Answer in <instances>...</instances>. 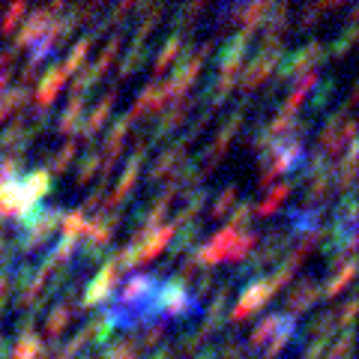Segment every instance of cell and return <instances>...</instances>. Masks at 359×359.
<instances>
[{
	"instance_id": "18",
	"label": "cell",
	"mask_w": 359,
	"mask_h": 359,
	"mask_svg": "<svg viewBox=\"0 0 359 359\" xmlns=\"http://www.w3.org/2000/svg\"><path fill=\"white\" fill-rule=\"evenodd\" d=\"M228 297H231V285H222V287H219V294H216V299L210 302L207 318L201 320V327L195 330V332L201 335V341L210 339V335L222 327V311H224V306H228Z\"/></svg>"
},
{
	"instance_id": "31",
	"label": "cell",
	"mask_w": 359,
	"mask_h": 359,
	"mask_svg": "<svg viewBox=\"0 0 359 359\" xmlns=\"http://www.w3.org/2000/svg\"><path fill=\"white\" fill-rule=\"evenodd\" d=\"M168 335V323H147V327H138V335H135V347H144V351H150V347H159Z\"/></svg>"
},
{
	"instance_id": "50",
	"label": "cell",
	"mask_w": 359,
	"mask_h": 359,
	"mask_svg": "<svg viewBox=\"0 0 359 359\" xmlns=\"http://www.w3.org/2000/svg\"><path fill=\"white\" fill-rule=\"evenodd\" d=\"M252 219V201H243V204L233 207L231 212V228L233 231H245V222Z\"/></svg>"
},
{
	"instance_id": "5",
	"label": "cell",
	"mask_w": 359,
	"mask_h": 359,
	"mask_svg": "<svg viewBox=\"0 0 359 359\" xmlns=\"http://www.w3.org/2000/svg\"><path fill=\"white\" fill-rule=\"evenodd\" d=\"M240 129H243V111H233V114L222 123L219 135L212 138V144L204 150V156H201V162H204V168H201V174H210L212 168H216V162H222V159H224V153H228L231 141H233V135H237Z\"/></svg>"
},
{
	"instance_id": "27",
	"label": "cell",
	"mask_w": 359,
	"mask_h": 359,
	"mask_svg": "<svg viewBox=\"0 0 359 359\" xmlns=\"http://www.w3.org/2000/svg\"><path fill=\"white\" fill-rule=\"evenodd\" d=\"M204 201H207V189H195V192H186V204L180 207L177 212V219L171 222L174 228H183V224H192V219L201 212V207H204Z\"/></svg>"
},
{
	"instance_id": "47",
	"label": "cell",
	"mask_w": 359,
	"mask_h": 359,
	"mask_svg": "<svg viewBox=\"0 0 359 359\" xmlns=\"http://www.w3.org/2000/svg\"><path fill=\"white\" fill-rule=\"evenodd\" d=\"M207 9L204 0H195V4H186L183 9L177 13V27H189V18H192V27H195V18Z\"/></svg>"
},
{
	"instance_id": "12",
	"label": "cell",
	"mask_w": 359,
	"mask_h": 359,
	"mask_svg": "<svg viewBox=\"0 0 359 359\" xmlns=\"http://www.w3.org/2000/svg\"><path fill=\"white\" fill-rule=\"evenodd\" d=\"M335 273H332V278L327 282V287L320 290L323 297H339V294H344L347 287H351V282L356 278V255H335Z\"/></svg>"
},
{
	"instance_id": "14",
	"label": "cell",
	"mask_w": 359,
	"mask_h": 359,
	"mask_svg": "<svg viewBox=\"0 0 359 359\" xmlns=\"http://www.w3.org/2000/svg\"><path fill=\"white\" fill-rule=\"evenodd\" d=\"M285 249H290V231H273L269 237L264 240V245L252 255L249 261V269H264L266 264L278 261V257L285 255Z\"/></svg>"
},
{
	"instance_id": "7",
	"label": "cell",
	"mask_w": 359,
	"mask_h": 359,
	"mask_svg": "<svg viewBox=\"0 0 359 359\" xmlns=\"http://www.w3.org/2000/svg\"><path fill=\"white\" fill-rule=\"evenodd\" d=\"M117 278H120V269L111 264V261H105L102 269L96 273L93 282H87L84 299H81V306H78V309H93L96 302H105V299L111 297V290L117 287Z\"/></svg>"
},
{
	"instance_id": "51",
	"label": "cell",
	"mask_w": 359,
	"mask_h": 359,
	"mask_svg": "<svg viewBox=\"0 0 359 359\" xmlns=\"http://www.w3.org/2000/svg\"><path fill=\"white\" fill-rule=\"evenodd\" d=\"M18 165H21L18 156H6V159H0V186L18 180Z\"/></svg>"
},
{
	"instance_id": "16",
	"label": "cell",
	"mask_w": 359,
	"mask_h": 359,
	"mask_svg": "<svg viewBox=\"0 0 359 359\" xmlns=\"http://www.w3.org/2000/svg\"><path fill=\"white\" fill-rule=\"evenodd\" d=\"M192 108H195V96H186V99H180V102L168 105V111H162L159 123H156V129H153V138H162V135L174 132L177 126H183V123H186V117H189V111H192Z\"/></svg>"
},
{
	"instance_id": "32",
	"label": "cell",
	"mask_w": 359,
	"mask_h": 359,
	"mask_svg": "<svg viewBox=\"0 0 359 359\" xmlns=\"http://www.w3.org/2000/svg\"><path fill=\"white\" fill-rule=\"evenodd\" d=\"M165 15V6L162 4H144L141 6V21H138V27H135V36H138V42L144 39V36H150L153 33V27L159 25V18Z\"/></svg>"
},
{
	"instance_id": "30",
	"label": "cell",
	"mask_w": 359,
	"mask_h": 359,
	"mask_svg": "<svg viewBox=\"0 0 359 359\" xmlns=\"http://www.w3.org/2000/svg\"><path fill=\"white\" fill-rule=\"evenodd\" d=\"M257 240H261V237H257L255 231H240L237 237H233L231 249H228V257H224V261H228V264H240L243 257L249 255V252L255 249V245H257Z\"/></svg>"
},
{
	"instance_id": "59",
	"label": "cell",
	"mask_w": 359,
	"mask_h": 359,
	"mask_svg": "<svg viewBox=\"0 0 359 359\" xmlns=\"http://www.w3.org/2000/svg\"><path fill=\"white\" fill-rule=\"evenodd\" d=\"M78 359H99V353L93 351V353H84V356H78Z\"/></svg>"
},
{
	"instance_id": "42",
	"label": "cell",
	"mask_w": 359,
	"mask_h": 359,
	"mask_svg": "<svg viewBox=\"0 0 359 359\" xmlns=\"http://www.w3.org/2000/svg\"><path fill=\"white\" fill-rule=\"evenodd\" d=\"M353 356V330H344L327 351V359H351Z\"/></svg>"
},
{
	"instance_id": "45",
	"label": "cell",
	"mask_w": 359,
	"mask_h": 359,
	"mask_svg": "<svg viewBox=\"0 0 359 359\" xmlns=\"http://www.w3.org/2000/svg\"><path fill=\"white\" fill-rule=\"evenodd\" d=\"M356 309H359V302H356V297H351V299H347L344 306L339 309V314H335V327H341V330H353Z\"/></svg>"
},
{
	"instance_id": "8",
	"label": "cell",
	"mask_w": 359,
	"mask_h": 359,
	"mask_svg": "<svg viewBox=\"0 0 359 359\" xmlns=\"http://www.w3.org/2000/svg\"><path fill=\"white\" fill-rule=\"evenodd\" d=\"M168 105H171V96H168V81H150L138 93V99H135V105L129 111V120L141 117V114H159V111H165Z\"/></svg>"
},
{
	"instance_id": "19",
	"label": "cell",
	"mask_w": 359,
	"mask_h": 359,
	"mask_svg": "<svg viewBox=\"0 0 359 359\" xmlns=\"http://www.w3.org/2000/svg\"><path fill=\"white\" fill-rule=\"evenodd\" d=\"M114 102H117V93H114V90H108V93H105L102 99H99V105H96V108L87 114L84 126H81V138H87V141H90V138H93V135H96L99 129L105 126V120L111 117V108H114Z\"/></svg>"
},
{
	"instance_id": "54",
	"label": "cell",
	"mask_w": 359,
	"mask_h": 359,
	"mask_svg": "<svg viewBox=\"0 0 359 359\" xmlns=\"http://www.w3.org/2000/svg\"><path fill=\"white\" fill-rule=\"evenodd\" d=\"M9 287H13V276H9V269L0 273V306H4V299L9 297Z\"/></svg>"
},
{
	"instance_id": "41",
	"label": "cell",
	"mask_w": 359,
	"mask_h": 359,
	"mask_svg": "<svg viewBox=\"0 0 359 359\" xmlns=\"http://www.w3.org/2000/svg\"><path fill=\"white\" fill-rule=\"evenodd\" d=\"M99 162H102V153H96V150H90L84 159H81V165H78V177H75V183L78 186H87L90 180L96 177V168H99Z\"/></svg>"
},
{
	"instance_id": "46",
	"label": "cell",
	"mask_w": 359,
	"mask_h": 359,
	"mask_svg": "<svg viewBox=\"0 0 359 359\" xmlns=\"http://www.w3.org/2000/svg\"><path fill=\"white\" fill-rule=\"evenodd\" d=\"M294 276H297V269H294V266H290V264L285 261L282 266H278V269H276V273H273V276H269V278H266V282H269V287H273V290H282V287H287L290 282H294Z\"/></svg>"
},
{
	"instance_id": "36",
	"label": "cell",
	"mask_w": 359,
	"mask_h": 359,
	"mask_svg": "<svg viewBox=\"0 0 359 359\" xmlns=\"http://www.w3.org/2000/svg\"><path fill=\"white\" fill-rule=\"evenodd\" d=\"M177 231H180V228H177ZM198 237H201V228H198L195 222H192V224H183L180 237L171 240V245H168V249H171L174 255H183V252H189V249H192V245L198 243Z\"/></svg>"
},
{
	"instance_id": "17",
	"label": "cell",
	"mask_w": 359,
	"mask_h": 359,
	"mask_svg": "<svg viewBox=\"0 0 359 359\" xmlns=\"http://www.w3.org/2000/svg\"><path fill=\"white\" fill-rule=\"evenodd\" d=\"M78 314H81V311H78V306H75V302H69V299L60 302V306H54L48 311V320H45V335L54 341L57 335H63L66 330H69V323L78 318Z\"/></svg>"
},
{
	"instance_id": "10",
	"label": "cell",
	"mask_w": 359,
	"mask_h": 359,
	"mask_svg": "<svg viewBox=\"0 0 359 359\" xmlns=\"http://www.w3.org/2000/svg\"><path fill=\"white\" fill-rule=\"evenodd\" d=\"M66 78H69V75L63 72V66H60V63L48 66V72L42 75V81H39V87H36V93H33V102H36L39 111H48V108L54 105V99L60 96V90H63V84H66Z\"/></svg>"
},
{
	"instance_id": "33",
	"label": "cell",
	"mask_w": 359,
	"mask_h": 359,
	"mask_svg": "<svg viewBox=\"0 0 359 359\" xmlns=\"http://www.w3.org/2000/svg\"><path fill=\"white\" fill-rule=\"evenodd\" d=\"M60 231H63V237H75V240H81L84 233H87V216H84L81 210L63 212V216H60Z\"/></svg>"
},
{
	"instance_id": "15",
	"label": "cell",
	"mask_w": 359,
	"mask_h": 359,
	"mask_svg": "<svg viewBox=\"0 0 359 359\" xmlns=\"http://www.w3.org/2000/svg\"><path fill=\"white\" fill-rule=\"evenodd\" d=\"M287 314L285 311H273V314H264V320L255 323V330L249 332V341H245V347H252V351H261V347H266L269 341L276 339V332L285 327Z\"/></svg>"
},
{
	"instance_id": "53",
	"label": "cell",
	"mask_w": 359,
	"mask_h": 359,
	"mask_svg": "<svg viewBox=\"0 0 359 359\" xmlns=\"http://www.w3.org/2000/svg\"><path fill=\"white\" fill-rule=\"evenodd\" d=\"M210 290H212V276L207 273V276H201V278H198V287H195V299L201 302V299H204V297L210 294Z\"/></svg>"
},
{
	"instance_id": "29",
	"label": "cell",
	"mask_w": 359,
	"mask_h": 359,
	"mask_svg": "<svg viewBox=\"0 0 359 359\" xmlns=\"http://www.w3.org/2000/svg\"><path fill=\"white\" fill-rule=\"evenodd\" d=\"M90 45H93V36H90V33H87V36H81V39H78V42L72 45V48H69V54H66V60L60 63L66 75H75V72H78V69H81V66H84V60H87V51H90Z\"/></svg>"
},
{
	"instance_id": "6",
	"label": "cell",
	"mask_w": 359,
	"mask_h": 359,
	"mask_svg": "<svg viewBox=\"0 0 359 359\" xmlns=\"http://www.w3.org/2000/svg\"><path fill=\"white\" fill-rule=\"evenodd\" d=\"M323 60V45L320 42H309L297 48L294 54H287L278 66V81H287V78H297V75H306V72H314V66Z\"/></svg>"
},
{
	"instance_id": "39",
	"label": "cell",
	"mask_w": 359,
	"mask_h": 359,
	"mask_svg": "<svg viewBox=\"0 0 359 359\" xmlns=\"http://www.w3.org/2000/svg\"><path fill=\"white\" fill-rule=\"evenodd\" d=\"M30 192H33V198L36 201H42L45 195H48V189H51V174L48 171H30L25 180H21Z\"/></svg>"
},
{
	"instance_id": "11",
	"label": "cell",
	"mask_w": 359,
	"mask_h": 359,
	"mask_svg": "<svg viewBox=\"0 0 359 359\" xmlns=\"http://www.w3.org/2000/svg\"><path fill=\"white\" fill-rule=\"evenodd\" d=\"M323 294H320V285L314 282V278H302V282H297L294 287H290V294H287V311L290 318H299V314H306L311 311V306L318 302Z\"/></svg>"
},
{
	"instance_id": "28",
	"label": "cell",
	"mask_w": 359,
	"mask_h": 359,
	"mask_svg": "<svg viewBox=\"0 0 359 359\" xmlns=\"http://www.w3.org/2000/svg\"><path fill=\"white\" fill-rule=\"evenodd\" d=\"M287 18H290L287 4H278V6L269 9V15L264 21V39H282V30L287 27Z\"/></svg>"
},
{
	"instance_id": "38",
	"label": "cell",
	"mask_w": 359,
	"mask_h": 359,
	"mask_svg": "<svg viewBox=\"0 0 359 359\" xmlns=\"http://www.w3.org/2000/svg\"><path fill=\"white\" fill-rule=\"evenodd\" d=\"M233 201H237V186H224L219 192V198L212 201L210 219H224V216H228V210L233 207Z\"/></svg>"
},
{
	"instance_id": "2",
	"label": "cell",
	"mask_w": 359,
	"mask_h": 359,
	"mask_svg": "<svg viewBox=\"0 0 359 359\" xmlns=\"http://www.w3.org/2000/svg\"><path fill=\"white\" fill-rule=\"evenodd\" d=\"M60 216H63V210L60 207H48V210H42L36 219H33L30 228L21 233V240L15 243V249L21 255H30V252H39L45 243L51 240V233L60 228Z\"/></svg>"
},
{
	"instance_id": "35",
	"label": "cell",
	"mask_w": 359,
	"mask_h": 359,
	"mask_svg": "<svg viewBox=\"0 0 359 359\" xmlns=\"http://www.w3.org/2000/svg\"><path fill=\"white\" fill-rule=\"evenodd\" d=\"M356 15H359V13L353 9V13H351V25H344L341 36L332 42V54H335V57H344V54L351 51V45L359 39V25H356Z\"/></svg>"
},
{
	"instance_id": "1",
	"label": "cell",
	"mask_w": 359,
	"mask_h": 359,
	"mask_svg": "<svg viewBox=\"0 0 359 359\" xmlns=\"http://www.w3.org/2000/svg\"><path fill=\"white\" fill-rule=\"evenodd\" d=\"M282 39H264L261 45V51L255 54V60L245 66V69H240V78H237V84L245 90V93H252V90H257L269 75H273V69L278 66V60H282Z\"/></svg>"
},
{
	"instance_id": "49",
	"label": "cell",
	"mask_w": 359,
	"mask_h": 359,
	"mask_svg": "<svg viewBox=\"0 0 359 359\" xmlns=\"http://www.w3.org/2000/svg\"><path fill=\"white\" fill-rule=\"evenodd\" d=\"M245 351H249V347H245L243 341L228 339L222 347H216V359H243V356H245Z\"/></svg>"
},
{
	"instance_id": "43",
	"label": "cell",
	"mask_w": 359,
	"mask_h": 359,
	"mask_svg": "<svg viewBox=\"0 0 359 359\" xmlns=\"http://www.w3.org/2000/svg\"><path fill=\"white\" fill-rule=\"evenodd\" d=\"M75 156H78V144H75V141H66L63 147H60L57 153H54V159H51V171H54V174H63L66 168L72 165Z\"/></svg>"
},
{
	"instance_id": "9",
	"label": "cell",
	"mask_w": 359,
	"mask_h": 359,
	"mask_svg": "<svg viewBox=\"0 0 359 359\" xmlns=\"http://www.w3.org/2000/svg\"><path fill=\"white\" fill-rule=\"evenodd\" d=\"M186 153H189V141L186 138H180L177 144H171L165 153H159V159L153 162V168H150V183H159V180H165V177H174L177 174V168L186 162Z\"/></svg>"
},
{
	"instance_id": "34",
	"label": "cell",
	"mask_w": 359,
	"mask_h": 359,
	"mask_svg": "<svg viewBox=\"0 0 359 359\" xmlns=\"http://www.w3.org/2000/svg\"><path fill=\"white\" fill-rule=\"evenodd\" d=\"M144 60H147V48H144L141 42H135L132 48L126 51V57H123V63H120V69H117V75L120 78H129V75H135L144 66Z\"/></svg>"
},
{
	"instance_id": "60",
	"label": "cell",
	"mask_w": 359,
	"mask_h": 359,
	"mask_svg": "<svg viewBox=\"0 0 359 359\" xmlns=\"http://www.w3.org/2000/svg\"><path fill=\"white\" fill-rule=\"evenodd\" d=\"M123 359H132V356H123Z\"/></svg>"
},
{
	"instance_id": "58",
	"label": "cell",
	"mask_w": 359,
	"mask_h": 359,
	"mask_svg": "<svg viewBox=\"0 0 359 359\" xmlns=\"http://www.w3.org/2000/svg\"><path fill=\"white\" fill-rule=\"evenodd\" d=\"M195 359H216V344H210L201 353H195Z\"/></svg>"
},
{
	"instance_id": "25",
	"label": "cell",
	"mask_w": 359,
	"mask_h": 359,
	"mask_svg": "<svg viewBox=\"0 0 359 359\" xmlns=\"http://www.w3.org/2000/svg\"><path fill=\"white\" fill-rule=\"evenodd\" d=\"M84 99L87 96H72L69 99V105H66L63 114L57 117V132H63V135L78 132V123H81V117H84Z\"/></svg>"
},
{
	"instance_id": "22",
	"label": "cell",
	"mask_w": 359,
	"mask_h": 359,
	"mask_svg": "<svg viewBox=\"0 0 359 359\" xmlns=\"http://www.w3.org/2000/svg\"><path fill=\"white\" fill-rule=\"evenodd\" d=\"M294 335H297V318H290V314H287L285 327L276 332V339L264 347V353L257 356V359H278V356H282V353L287 351V347H290V341H294Z\"/></svg>"
},
{
	"instance_id": "3",
	"label": "cell",
	"mask_w": 359,
	"mask_h": 359,
	"mask_svg": "<svg viewBox=\"0 0 359 359\" xmlns=\"http://www.w3.org/2000/svg\"><path fill=\"white\" fill-rule=\"evenodd\" d=\"M57 13H63V4H60V0H54V4H48V6L33 9V13L27 15V21L21 25V30H18V36H15V42H13V51H21L25 45L30 48V45L36 42L45 30H48V25L54 21V15H57Z\"/></svg>"
},
{
	"instance_id": "13",
	"label": "cell",
	"mask_w": 359,
	"mask_h": 359,
	"mask_svg": "<svg viewBox=\"0 0 359 359\" xmlns=\"http://www.w3.org/2000/svg\"><path fill=\"white\" fill-rule=\"evenodd\" d=\"M45 356H48V341H42L33 332V318H27V323H21V339L15 341L13 353L6 359H45Z\"/></svg>"
},
{
	"instance_id": "21",
	"label": "cell",
	"mask_w": 359,
	"mask_h": 359,
	"mask_svg": "<svg viewBox=\"0 0 359 359\" xmlns=\"http://www.w3.org/2000/svg\"><path fill=\"white\" fill-rule=\"evenodd\" d=\"M33 138L25 126V117H13V123L0 132V150H27V141Z\"/></svg>"
},
{
	"instance_id": "44",
	"label": "cell",
	"mask_w": 359,
	"mask_h": 359,
	"mask_svg": "<svg viewBox=\"0 0 359 359\" xmlns=\"http://www.w3.org/2000/svg\"><path fill=\"white\" fill-rule=\"evenodd\" d=\"M198 347H201V335L192 330V332H183V339L177 341V351H174V356L177 359H192L195 353H198Z\"/></svg>"
},
{
	"instance_id": "37",
	"label": "cell",
	"mask_w": 359,
	"mask_h": 359,
	"mask_svg": "<svg viewBox=\"0 0 359 359\" xmlns=\"http://www.w3.org/2000/svg\"><path fill=\"white\" fill-rule=\"evenodd\" d=\"M120 42H123V36L120 33H114L108 42H105V48H102V54H99V60L93 63V69H96V75L102 78L105 72H108V66L114 63V57H117V51H120Z\"/></svg>"
},
{
	"instance_id": "20",
	"label": "cell",
	"mask_w": 359,
	"mask_h": 359,
	"mask_svg": "<svg viewBox=\"0 0 359 359\" xmlns=\"http://www.w3.org/2000/svg\"><path fill=\"white\" fill-rule=\"evenodd\" d=\"M332 195H335V177H332V174L311 180V183H309V192H306V207H309V210L327 207L330 201H332Z\"/></svg>"
},
{
	"instance_id": "52",
	"label": "cell",
	"mask_w": 359,
	"mask_h": 359,
	"mask_svg": "<svg viewBox=\"0 0 359 359\" xmlns=\"http://www.w3.org/2000/svg\"><path fill=\"white\" fill-rule=\"evenodd\" d=\"M102 204H105V180H102V183H99V186H96V192H90V195H87V201H84V204H81V207H78V210H81V212H84V216H87V212H90V210H99V207H102Z\"/></svg>"
},
{
	"instance_id": "55",
	"label": "cell",
	"mask_w": 359,
	"mask_h": 359,
	"mask_svg": "<svg viewBox=\"0 0 359 359\" xmlns=\"http://www.w3.org/2000/svg\"><path fill=\"white\" fill-rule=\"evenodd\" d=\"M195 269H198V264L192 261V257H186L183 266H180V278H183V282H186V278H192V276H195Z\"/></svg>"
},
{
	"instance_id": "4",
	"label": "cell",
	"mask_w": 359,
	"mask_h": 359,
	"mask_svg": "<svg viewBox=\"0 0 359 359\" xmlns=\"http://www.w3.org/2000/svg\"><path fill=\"white\" fill-rule=\"evenodd\" d=\"M273 297H276V290L269 287L266 278H255V282H249V287H245L243 294H240L237 306L231 309V323H243V320H249L252 314H255L257 309H264Z\"/></svg>"
},
{
	"instance_id": "23",
	"label": "cell",
	"mask_w": 359,
	"mask_h": 359,
	"mask_svg": "<svg viewBox=\"0 0 359 359\" xmlns=\"http://www.w3.org/2000/svg\"><path fill=\"white\" fill-rule=\"evenodd\" d=\"M290 216V231L306 237V233L320 231V210H309V207H297L287 212Z\"/></svg>"
},
{
	"instance_id": "40",
	"label": "cell",
	"mask_w": 359,
	"mask_h": 359,
	"mask_svg": "<svg viewBox=\"0 0 359 359\" xmlns=\"http://www.w3.org/2000/svg\"><path fill=\"white\" fill-rule=\"evenodd\" d=\"M335 330L339 327H335V314L332 311H320L318 318L311 320V327H309V332L314 335V339H332Z\"/></svg>"
},
{
	"instance_id": "48",
	"label": "cell",
	"mask_w": 359,
	"mask_h": 359,
	"mask_svg": "<svg viewBox=\"0 0 359 359\" xmlns=\"http://www.w3.org/2000/svg\"><path fill=\"white\" fill-rule=\"evenodd\" d=\"M21 15H27V4H13V6L6 9V15L0 18V30H4V33H13Z\"/></svg>"
},
{
	"instance_id": "57",
	"label": "cell",
	"mask_w": 359,
	"mask_h": 359,
	"mask_svg": "<svg viewBox=\"0 0 359 359\" xmlns=\"http://www.w3.org/2000/svg\"><path fill=\"white\" fill-rule=\"evenodd\" d=\"M147 359H177L174 351H168V347H159V351H153Z\"/></svg>"
},
{
	"instance_id": "24",
	"label": "cell",
	"mask_w": 359,
	"mask_h": 359,
	"mask_svg": "<svg viewBox=\"0 0 359 359\" xmlns=\"http://www.w3.org/2000/svg\"><path fill=\"white\" fill-rule=\"evenodd\" d=\"M180 48H183V33H171V36L162 42V48H159V54H156V60H153V75H156V78L165 75L168 63H174V60H177Z\"/></svg>"
},
{
	"instance_id": "56",
	"label": "cell",
	"mask_w": 359,
	"mask_h": 359,
	"mask_svg": "<svg viewBox=\"0 0 359 359\" xmlns=\"http://www.w3.org/2000/svg\"><path fill=\"white\" fill-rule=\"evenodd\" d=\"M330 93H332V84L327 81V84H323V87H320V93H318V99H314V108H323V105H327V99H330Z\"/></svg>"
},
{
	"instance_id": "26",
	"label": "cell",
	"mask_w": 359,
	"mask_h": 359,
	"mask_svg": "<svg viewBox=\"0 0 359 359\" xmlns=\"http://www.w3.org/2000/svg\"><path fill=\"white\" fill-rule=\"evenodd\" d=\"M290 192H294V186H290V183H278V186H273V189L266 192V198L261 201V204L252 207V212H255L257 219H269V216H273V212L278 210V204H282V201H285Z\"/></svg>"
}]
</instances>
